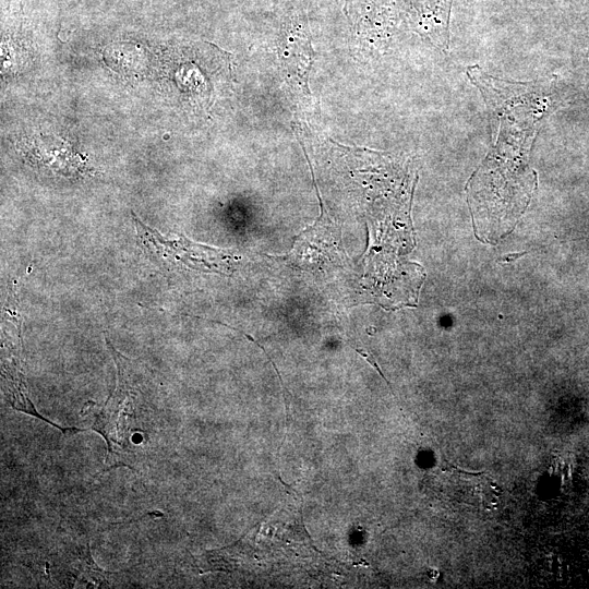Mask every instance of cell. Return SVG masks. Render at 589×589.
I'll list each match as a JSON object with an SVG mask.
<instances>
[{"label":"cell","mask_w":589,"mask_h":589,"mask_svg":"<svg viewBox=\"0 0 589 589\" xmlns=\"http://www.w3.org/2000/svg\"><path fill=\"white\" fill-rule=\"evenodd\" d=\"M525 254H527V252H520V253L507 254V255H504V256L500 257V259L497 260V262H502V261H503V262L515 261L516 259H518V257H520V256H522V255H525Z\"/></svg>","instance_id":"cell-4"},{"label":"cell","mask_w":589,"mask_h":589,"mask_svg":"<svg viewBox=\"0 0 589 589\" xmlns=\"http://www.w3.org/2000/svg\"><path fill=\"white\" fill-rule=\"evenodd\" d=\"M106 341L117 366V385L95 414L91 429L106 441V464L111 467L127 465L124 454L130 449L132 432L137 431L134 424L139 423L140 386L134 363L116 350L108 338Z\"/></svg>","instance_id":"cell-1"},{"label":"cell","mask_w":589,"mask_h":589,"mask_svg":"<svg viewBox=\"0 0 589 589\" xmlns=\"http://www.w3.org/2000/svg\"><path fill=\"white\" fill-rule=\"evenodd\" d=\"M2 378L3 387L5 388V396L12 408L45 420L51 425L61 429L56 423L40 416L33 406L28 397L24 370L20 357L12 356L10 362L5 360L2 363Z\"/></svg>","instance_id":"cell-3"},{"label":"cell","mask_w":589,"mask_h":589,"mask_svg":"<svg viewBox=\"0 0 589 589\" xmlns=\"http://www.w3.org/2000/svg\"><path fill=\"white\" fill-rule=\"evenodd\" d=\"M131 214L141 245L160 262L205 273L230 274L232 272L235 257L230 250L195 243L182 235L168 239L156 229L143 224L133 212Z\"/></svg>","instance_id":"cell-2"}]
</instances>
